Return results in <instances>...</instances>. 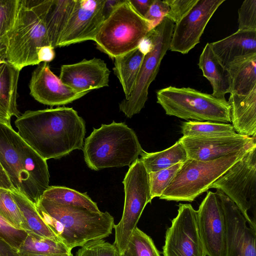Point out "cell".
Returning a JSON list of instances; mask_svg holds the SVG:
<instances>
[{"instance_id":"cell-1","label":"cell","mask_w":256,"mask_h":256,"mask_svg":"<svg viewBox=\"0 0 256 256\" xmlns=\"http://www.w3.org/2000/svg\"><path fill=\"white\" fill-rule=\"evenodd\" d=\"M14 124L18 135L46 160L83 149L86 122L72 108L26 110Z\"/></svg>"},{"instance_id":"cell-2","label":"cell","mask_w":256,"mask_h":256,"mask_svg":"<svg viewBox=\"0 0 256 256\" xmlns=\"http://www.w3.org/2000/svg\"><path fill=\"white\" fill-rule=\"evenodd\" d=\"M0 164L14 190L36 205L49 188L46 160L12 127L0 122Z\"/></svg>"},{"instance_id":"cell-3","label":"cell","mask_w":256,"mask_h":256,"mask_svg":"<svg viewBox=\"0 0 256 256\" xmlns=\"http://www.w3.org/2000/svg\"><path fill=\"white\" fill-rule=\"evenodd\" d=\"M36 206L45 224L70 250L112 234L114 218L108 212H93L83 207L62 205L42 198Z\"/></svg>"},{"instance_id":"cell-4","label":"cell","mask_w":256,"mask_h":256,"mask_svg":"<svg viewBox=\"0 0 256 256\" xmlns=\"http://www.w3.org/2000/svg\"><path fill=\"white\" fill-rule=\"evenodd\" d=\"M39 2L18 0L14 21L4 38L6 62L20 71L39 64V48L50 45Z\"/></svg>"},{"instance_id":"cell-5","label":"cell","mask_w":256,"mask_h":256,"mask_svg":"<svg viewBox=\"0 0 256 256\" xmlns=\"http://www.w3.org/2000/svg\"><path fill=\"white\" fill-rule=\"evenodd\" d=\"M82 150L86 164L94 170L130 166L144 151L132 129L114 121L94 128L85 139Z\"/></svg>"},{"instance_id":"cell-6","label":"cell","mask_w":256,"mask_h":256,"mask_svg":"<svg viewBox=\"0 0 256 256\" xmlns=\"http://www.w3.org/2000/svg\"><path fill=\"white\" fill-rule=\"evenodd\" d=\"M152 30L128 0H122L104 20L94 41L98 50L114 60L137 48Z\"/></svg>"},{"instance_id":"cell-7","label":"cell","mask_w":256,"mask_h":256,"mask_svg":"<svg viewBox=\"0 0 256 256\" xmlns=\"http://www.w3.org/2000/svg\"><path fill=\"white\" fill-rule=\"evenodd\" d=\"M252 148L210 161L188 159L159 198L168 201L192 202L207 192L216 180Z\"/></svg>"},{"instance_id":"cell-8","label":"cell","mask_w":256,"mask_h":256,"mask_svg":"<svg viewBox=\"0 0 256 256\" xmlns=\"http://www.w3.org/2000/svg\"><path fill=\"white\" fill-rule=\"evenodd\" d=\"M157 103L167 115L185 120L230 122V106L219 98L194 88L169 86L156 92Z\"/></svg>"},{"instance_id":"cell-9","label":"cell","mask_w":256,"mask_h":256,"mask_svg":"<svg viewBox=\"0 0 256 256\" xmlns=\"http://www.w3.org/2000/svg\"><path fill=\"white\" fill-rule=\"evenodd\" d=\"M174 26V23L165 17L149 32L152 48L144 55L132 94L119 104L120 110L127 118H132L144 107L149 86L156 78L162 60L169 50Z\"/></svg>"},{"instance_id":"cell-10","label":"cell","mask_w":256,"mask_h":256,"mask_svg":"<svg viewBox=\"0 0 256 256\" xmlns=\"http://www.w3.org/2000/svg\"><path fill=\"white\" fill-rule=\"evenodd\" d=\"M220 190L237 206L249 226L256 230L250 211L256 214V146L229 168L209 188Z\"/></svg>"},{"instance_id":"cell-11","label":"cell","mask_w":256,"mask_h":256,"mask_svg":"<svg viewBox=\"0 0 256 256\" xmlns=\"http://www.w3.org/2000/svg\"><path fill=\"white\" fill-rule=\"evenodd\" d=\"M122 183L125 195L123 213L120 222L114 226V244L120 254L126 250L129 239L137 227L145 206L152 200L148 174L140 158L130 166Z\"/></svg>"},{"instance_id":"cell-12","label":"cell","mask_w":256,"mask_h":256,"mask_svg":"<svg viewBox=\"0 0 256 256\" xmlns=\"http://www.w3.org/2000/svg\"><path fill=\"white\" fill-rule=\"evenodd\" d=\"M178 214L166 232L163 256H206L196 222V210L180 204Z\"/></svg>"},{"instance_id":"cell-13","label":"cell","mask_w":256,"mask_h":256,"mask_svg":"<svg viewBox=\"0 0 256 256\" xmlns=\"http://www.w3.org/2000/svg\"><path fill=\"white\" fill-rule=\"evenodd\" d=\"M198 232L208 256H226V224L216 194L208 191L196 210Z\"/></svg>"},{"instance_id":"cell-14","label":"cell","mask_w":256,"mask_h":256,"mask_svg":"<svg viewBox=\"0 0 256 256\" xmlns=\"http://www.w3.org/2000/svg\"><path fill=\"white\" fill-rule=\"evenodd\" d=\"M225 0H198L192 10L174 26L169 50L188 54L200 42L205 28Z\"/></svg>"},{"instance_id":"cell-15","label":"cell","mask_w":256,"mask_h":256,"mask_svg":"<svg viewBox=\"0 0 256 256\" xmlns=\"http://www.w3.org/2000/svg\"><path fill=\"white\" fill-rule=\"evenodd\" d=\"M105 0H76L57 47L94 40L105 20Z\"/></svg>"},{"instance_id":"cell-16","label":"cell","mask_w":256,"mask_h":256,"mask_svg":"<svg viewBox=\"0 0 256 256\" xmlns=\"http://www.w3.org/2000/svg\"><path fill=\"white\" fill-rule=\"evenodd\" d=\"M222 204L226 224V256H256V230L248 226L240 210L225 194L215 192Z\"/></svg>"},{"instance_id":"cell-17","label":"cell","mask_w":256,"mask_h":256,"mask_svg":"<svg viewBox=\"0 0 256 256\" xmlns=\"http://www.w3.org/2000/svg\"><path fill=\"white\" fill-rule=\"evenodd\" d=\"M178 140L186 151L188 159L203 162L218 159L256 146V138L238 134L226 136H182Z\"/></svg>"},{"instance_id":"cell-18","label":"cell","mask_w":256,"mask_h":256,"mask_svg":"<svg viewBox=\"0 0 256 256\" xmlns=\"http://www.w3.org/2000/svg\"><path fill=\"white\" fill-rule=\"evenodd\" d=\"M30 94L38 102L50 106L67 104L88 93H78L64 84L50 70L48 62H41L32 74Z\"/></svg>"},{"instance_id":"cell-19","label":"cell","mask_w":256,"mask_h":256,"mask_svg":"<svg viewBox=\"0 0 256 256\" xmlns=\"http://www.w3.org/2000/svg\"><path fill=\"white\" fill-rule=\"evenodd\" d=\"M110 71L102 60L84 59L60 67L61 81L78 93H88L92 90L108 86Z\"/></svg>"},{"instance_id":"cell-20","label":"cell","mask_w":256,"mask_h":256,"mask_svg":"<svg viewBox=\"0 0 256 256\" xmlns=\"http://www.w3.org/2000/svg\"><path fill=\"white\" fill-rule=\"evenodd\" d=\"M210 44L226 68L238 58L256 54V31L238 30L223 39Z\"/></svg>"},{"instance_id":"cell-21","label":"cell","mask_w":256,"mask_h":256,"mask_svg":"<svg viewBox=\"0 0 256 256\" xmlns=\"http://www.w3.org/2000/svg\"><path fill=\"white\" fill-rule=\"evenodd\" d=\"M230 122L238 134L256 138V88L246 94L230 93Z\"/></svg>"},{"instance_id":"cell-22","label":"cell","mask_w":256,"mask_h":256,"mask_svg":"<svg viewBox=\"0 0 256 256\" xmlns=\"http://www.w3.org/2000/svg\"><path fill=\"white\" fill-rule=\"evenodd\" d=\"M20 73L6 62L0 64V122L8 126L12 116L20 115L17 104Z\"/></svg>"},{"instance_id":"cell-23","label":"cell","mask_w":256,"mask_h":256,"mask_svg":"<svg viewBox=\"0 0 256 256\" xmlns=\"http://www.w3.org/2000/svg\"><path fill=\"white\" fill-rule=\"evenodd\" d=\"M76 0H41L42 14L50 44L57 47Z\"/></svg>"},{"instance_id":"cell-24","label":"cell","mask_w":256,"mask_h":256,"mask_svg":"<svg viewBox=\"0 0 256 256\" xmlns=\"http://www.w3.org/2000/svg\"><path fill=\"white\" fill-rule=\"evenodd\" d=\"M203 76L210 82L213 96L222 98L230 93V82L228 72L213 52L210 44L206 43L200 56L198 63Z\"/></svg>"},{"instance_id":"cell-25","label":"cell","mask_w":256,"mask_h":256,"mask_svg":"<svg viewBox=\"0 0 256 256\" xmlns=\"http://www.w3.org/2000/svg\"><path fill=\"white\" fill-rule=\"evenodd\" d=\"M226 68L230 77V93L246 94L256 88V54L238 58Z\"/></svg>"},{"instance_id":"cell-26","label":"cell","mask_w":256,"mask_h":256,"mask_svg":"<svg viewBox=\"0 0 256 256\" xmlns=\"http://www.w3.org/2000/svg\"><path fill=\"white\" fill-rule=\"evenodd\" d=\"M144 55L138 48L114 60V72L128 99L132 94Z\"/></svg>"},{"instance_id":"cell-27","label":"cell","mask_w":256,"mask_h":256,"mask_svg":"<svg viewBox=\"0 0 256 256\" xmlns=\"http://www.w3.org/2000/svg\"><path fill=\"white\" fill-rule=\"evenodd\" d=\"M139 158L149 174L183 163L188 160V156L184 146L178 140L172 146L160 152L144 151Z\"/></svg>"},{"instance_id":"cell-28","label":"cell","mask_w":256,"mask_h":256,"mask_svg":"<svg viewBox=\"0 0 256 256\" xmlns=\"http://www.w3.org/2000/svg\"><path fill=\"white\" fill-rule=\"evenodd\" d=\"M12 192L14 199L26 222L28 228V232L57 242H61L42 220L36 205L16 190H12Z\"/></svg>"},{"instance_id":"cell-29","label":"cell","mask_w":256,"mask_h":256,"mask_svg":"<svg viewBox=\"0 0 256 256\" xmlns=\"http://www.w3.org/2000/svg\"><path fill=\"white\" fill-rule=\"evenodd\" d=\"M27 233L26 238L18 249L20 256L72 254V250L61 242L54 241L30 232Z\"/></svg>"},{"instance_id":"cell-30","label":"cell","mask_w":256,"mask_h":256,"mask_svg":"<svg viewBox=\"0 0 256 256\" xmlns=\"http://www.w3.org/2000/svg\"><path fill=\"white\" fill-rule=\"evenodd\" d=\"M62 205L84 208L92 212H100L98 206L86 194L61 186H50L41 197Z\"/></svg>"},{"instance_id":"cell-31","label":"cell","mask_w":256,"mask_h":256,"mask_svg":"<svg viewBox=\"0 0 256 256\" xmlns=\"http://www.w3.org/2000/svg\"><path fill=\"white\" fill-rule=\"evenodd\" d=\"M181 133L185 137H214L237 134L231 124L210 122L188 120L181 125Z\"/></svg>"},{"instance_id":"cell-32","label":"cell","mask_w":256,"mask_h":256,"mask_svg":"<svg viewBox=\"0 0 256 256\" xmlns=\"http://www.w3.org/2000/svg\"><path fill=\"white\" fill-rule=\"evenodd\" d=\"M0 216L15 228L26 232L28 228L11 190L0 188Z\"/></svg>"},{"instance_id":"cell-33","label":"cell","mask_w":256,"mask_h":256,"mask_svg":"<svg viewBox=\"0 0 256 256\" xmlns=\"http://www.w3.org/2000/svg\"><path fill=\"white\" fill-rule=\"evenodd\" d=\"M126 249L132 256H161L152 238L137 227L132 232Z\"/></svg>"},{"instance_id":"cell-34","label":"cell","mask_w":256,"mask_h":256,"mask_svg":"<svg viewBox=\"0 0 256 256\" xmlns=\"http://www.w3.org/2000/svg\"><path fill=\"white\" fill-rule=\"evenodd\" d=\"M182 164L178 163L167 168L148 174L152 200L162 196Z\"/></svg>"},{"instance_id":"cell-35","label":"cell","mask_w":256,"mask_h":256,"mask_svg":"<svg viewBox=\"0 0 256 256\" xmlns=\"http://www.w3.org/2000/svg\"><path fill=\"white\" fill-rule=\"evenodd\" d=\"M76 256H120L118 249L103 239L90 240L79 248Z\"/></svg>"},{"instance_id":"cell-36","label":"cell","mask_w":256,"mask_h":256,"mask_svg":"<svg viewBox=\"0 0 256 256\" xmlns=\"http://www.w3.org/2000/svg\"><path fill=\"white\" fill-rule=\"evenodd\" d=\"M238 30L256 31V0H246L238 10Z\"/></svg>"},{"instance_id":"cell-37","label":"cell","mask_w":256,"mask_h":256,"mask_svg":"<svg viewBox=\"0 0 256 256\" xmlns=\"http://www.w3.org/2000/svg\"><path fill=\"white\" fill-rule=\"evenodd\" d=\"M18 2V0H0V38L4 44V38L14 21Z\"/></svg>"},{"instance_id":"cell-38","label":"cell","mask_w":256,"mask_h":256,"mask_svg":"<svg viewBox=\"0 0 256 256\" xmlns=\"http://www.w3.org/2000/svg\"><path fill=\"white\" fill-rule=\"evenodd\" d=\"M169 6L166 18L178 23L192 10L198 0H165Z\"/></svg>"},{"instance_id":"cell-39","label":"cell","mask_w":256,"mask_h":256,"mask_svg":"<svg viewBox=\"0 0 256 256\" xmlns=\"http://www.w3.org/2000/svg\"><path fill=\"white\" fill-rule=\"evenodd\" d=\"M27 234L26 230L14 228L0 216V237L12 246L18 250Z\"/></svg>"},{"instance_id":"cell-40","label":"cell","mask_w":256,"mask_h":256,"mask_svg":"<svg viewBox=\"0 0 256 256\" xmlns=\"http://www.w3.org/2000/svg\"><path fill=\"white\" fill-rule=\"evenodd\" d=\"M169 9L164 0H153L144 18L150 22L152 29H154L166 17Z\"/></svg>"},{"instance_id":"cell-41","label":"cell","mask_w":256,"mask_h":256,"mask_svg":"<svg viewBox=\"0 0 256 256\" xmlns=\"http://www.w3.org/2000/svg\"><path fill=\"white\" fill-rule=\"evenodd\" d=\"M54 48L51 45L45 46L40 48L38 52L39 62L48 63L54 60L56 56Z\"/></svg>"},{"instance_id":"cell-42","label":"cell","mask_w":256,"mask_h":256,"mask_svg":"<svg viewBox=\"0 0 256 256\" xmlns=\"http://www.w3.org/2000/svg\"><path fill=\"white\" fill-rule=\"evenodd\" d=\"M134 9L144 17L148 12L153 0H128Z\"/></svg>"},{"instance_id":"cell-43","label":"cell","mask_w":256,"mask_h":256,"mask_svg":"<svg viewBox=\"0 0 256 256\" xmlns=\"http://www.w3.org/2000/svg\"><path fill=\"white\" fill-rule=\"evenodd\" d=\"M0 256H20L18 250L0 237Z\"/></svg>"},{"instance_id":"cell-44","label":"cell","mask_w":256,"mask_h":256,"mask_svg":"<svg viewBox=\"0 0 256 256\" xmlns=\"http://www.w3.org/2000/svg\"><path fill=\"white\" fill-rule=\"evenodd\" d=\"M122 0H105L103 8V13L105 19L109 16Z\"/></svg>"},{"instance_id":"cell-45","label":"cell","mask_w":256,"mask_h":256,"mask_svg":"<svg viewBox=\"0 0 256 256\" xmlns=\"http://www.w3.org/2000/svg\"><path fill=\"white\" fill-rule=\"evenodd\" d=\"M152 46V41L148 33V34L140 41L138 48L145 55L150 51Z\"/></svg>"},{"instance_id":"cell-46","label":"cell","mask_w":256,"mask_h":256,"mask_svg":"<svg viewBox=\"0 0 256 256\" xmlns=\"http://www.w3.org/2000/svg\"><path fill=\"white\" fill-rule=\"evenodd\" d=\"M0 188L14 190L12 184L6 172L0 164Z\"/></svg>"},{"instance_id":"cell-47","label":"cell","mask_w":256,"mask_h":256,"mask_svg":"<svg viewBox=\"0 0 256 256\" xmlns=\"http://www.w3.org/2000/svg\"><path fill=\"white\" fill-rule=\"evenodd\" d=\"M6 54V46L1 38H0V56L2 59L6 62L5 60Z\"/></svg>"},{"instance_id":"cell-48","label":"cell","mask_w":256,"mask_h":256,"mask_svg":"<svg viewBox=\"0 0 256 256\" xmlns=\"http://www.w3.org/2000/svg\"><path fill=\"white\" fill-rule=\"evenodd\" d=\"M28 256H73L72 254L70 255H46V254H35Z\"/></svg>"},{"instance_id":"cell-49","label":"cell","mask_w":256,"mask_h":256,"mask_svg":"<svg viewBox=\"0 0 256 256\" xmlns=\"http://www.w3.org/2000/svg\"><path fill=\"white\" fill-rule=\"evenodd\" d=\"M120 256H132V254L129 250L126 249L124 253L120 254Z\"/></svg>"},{"instance_id":"cell-50","label":"cell","mask_w":256,"mask_h":256,"mask_svg":"<svg viewBox=\"0 0 256 256\" xmlns=\"http://www.w3.org/2000/svg\"><path fill=\"white\" fill-rule=\"evenodd\" d=\"M4 62H4V60L2 59V58H1V57H0V64H2V63Z\"/></svg>"}]
</instances>
